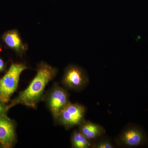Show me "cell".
<instances>
[{"label":"cell","instance_id":"6da1fadb","mask_svg":"<svg viewBox=\"0 0 148 148\" xmlns=\"http://www.w3.org/2000/svg\"><path fill=\"white\" fill-rule=\"evenodd\" d=\"M58 73L56 68L44 62L38 65L37 73L26 89L8 104V110L18 105L36 109L44 98L46 86L55 78Z\"/></svg>","mask_w":148,"mask_h":148},{"label":"cell","instance_id":"8992f818","mask_svg":"<svg viewBox=\"0 0 148 148\" xmlns=\"http://www.w3.org/2000/svg\"><path fill=\"white\" fill-rule=\"evenodd\" d=\"M45 100L55 121L61 111L70 102L67 90L58 85H55L50 89Z\"/></svg>","mask_w":148,"mask_h":148},{"label":"cell","instance_id":"5b68a950","mask_svg":"<svg viewBox=\"0 0 148 148\" xmlns=\"http://www.w3.org/2000/svg\"><path fill=\"white\" fill-rule=\"evenodd\" d=\"M89 82V77L84 69L74 64L66 67L62 79V84L65 88L76 91L83 90Z\"/></svg>","mask_w":148,"mask_h":148},{"label":"cell","instance_id":"8fae6325","mask_svg":"<svg viewBox=\"0 0 148 148\" xmlns=\"http://www.w3.org/2000/svg\"><path fill=\"white\" fill-rule=\"evenodd\" d=\"M92 148H113L115 147L112 140L109 138L103 136L92 141Z\"/></svg>","mask_w":148,"mask_h":148},{"label":"cell","instance_id":"277c9868","mask_svg":"<svg viewBox=\"0 0 148 148\" xmlns=\"http://www.w3.org/2000/svg\"><path fill=\"white\" fill-rule=\"evenodd\" d=\"M115 142L121 147H136L146 145L148 138L142 127L136 125L129 124L122 130Z\"/></svg>","mask_w":148,"mask_h":148},{"label":"cell","instance_id":"30bf717a","mask_svg":"<svg viewBox=\"0 0 148 148\" xmlns=\"http://www.w3.org/2000/svg\"><path fill=\"white\" fill-rule=\"evenodd\" d=\"M71 142L72 148H92V141L88 140L79 130H74L71 136Z\"/></svg>","mask_w":148,"mask_h":148},{"label":"cell","instance_id":"7c38bea8","mask_svg":"<svg viewBox=\"0 0 148 148\" xmlns=\"http://www.w3.org/2000/svg\"><path fill=\"white\" fill-rule=\"evenodd\" d=\"M8 104L0 101V115L6 114L9 111L7 108Z\"/></svg>","mask_w":148,"mask_h":148},{"label":"cell","instance_id":"9c48e42d","mask_svg":"<svg viewBox=\"0 0 148 148\" xmlns=\"http://www.w3.org/2000/svg\"><path fill=\"white\" fill-rule=\"evenodd\" d=\"M78 127L80 132L91 141L103 136L106 132L102 125L89 121L85 120Z\"/></svg>","mask_w":148,"mask_h":148},{"label":"cell","instance_id":"ba28073f","mask_svg":"<svg viewBox=\"0 0 148 148\" xmlns=\"http://www.w3.org/2000/svg\"><path fill=\"white\" fill-rule=\"evenodd\" d=\"M2 39L5 45L18 55L21 56L26 53L28 46L23 42L17 30L14 29L6 32L3 35Z\"/></svg>","mask_w":148,"mask_h":148},{"label":"cell","instance_id":"7a4b0ae2","mask_svg":"<svg viewBox=\"0 0 148 148\" xmlns=\"http://www.w3.org/2000/svg\"><path fill=\"white\" fill-rule=\"evenodd\" d=\"M28 69L23 63H12L5 74L0 79V101L8 104L17 90L22 72Z\"/></svg>","mask_w":148,"mask_h":148},{"label":"cell","instance_id":"3957f363","mask_svg":"<svg viewBox=\"0 0 148 148\" xmlns=\"http://www.w3.org/2000/svg\"><path fill=\"white\" fill-rule=\"evenodd\" d=\"M86 109L79 103L70 102L59 114L56 122L66 130L79 126L85 120Z\"/></svg>","mask_w":148,"mask_h":148},{"label":"cell","instance_id":"52a82bcc","mask_svg":"<svg viewBox=\"0 0 148 148\" xmlns=\"http://www.w3.org/2000/svg\"><path fill=\"white\" fill-rule=\"evenodd\" d=\"M17 142L15 121L6 114L0 115V145L3 148H13Z\"/></svg>","mask_w":148,"mask_h":148},{"label":"cell","instance_id":"4fadbf2b","mask_svg":"<svg viewBox=\"0 0 148 148\" xmlns=\"http://www.w3.org/2000/svg\"><path fill=\"white\" fill-rule=\"evenodd\" d=\"M6 68L5 63L3 60L0 57V73L5 71Z\"/></svg>","mask_w":148,"mask_h":148}]
</instances>
